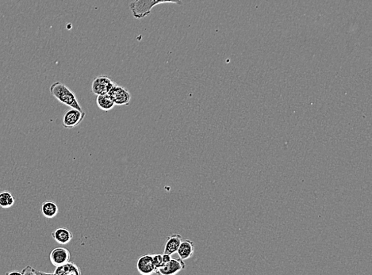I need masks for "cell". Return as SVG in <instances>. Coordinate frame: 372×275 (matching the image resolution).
<instances>
[{
    "mask_svg": "<svg viewBox=\"0 0 372 275\" xmlns=\"http://www.w3.org/2000/svg\"><path fill=\"white\" fill-rule=\"evenodd\" d=\"M162 3L181 5L182 0H134L129 5V9L136 19H142L150 15L155 6Z\"/></svg>",
    "mask_w": 372,
    "mask_h": 275,
    "instance_id": "1",
    "label": "cell"
},
{
    "mask_svg": "<svg viewBox=\"0 0 372 275\" xmlns=\"http://www.w3.org/2000/svg\"><path fill=\"white\" fill-rule=\"evenodd\" d=\"M49 91L52 95L62 104L65 105L70 108L83 110L75 93L61 82H56L52 84Z\"/></svg>",
    "mask_w": 372,
    "mask_h": 275,
    "instance_id": "2",
    "label": "cell"
},
{
    "mask_svg": "<svg viewBox=\"0 0 372 275\" xmlns=\"http://www.w3.org/2000/svg\"><path fill=\"white\" fill-rule=\"evenodd\" d=\"M116 84L111 78L105 76H98L94 78V80L92 82V92L96 96L108 94L111 88Z\"/></svg>",
    "mask_w": 372,
    "mask_h": 275,
    "instance_id": "3",
    "label": "cell"
},
{
    "mask_svg": "<svg viewBox=\"0 0 372 275\" xmlns=\"http://www.w3.org/2000/svg\"><path fill=\"white\" fill-rule=\"evenodd\" d=\"M108 94L116 106H125L129 105L131 101V94L126 88H123L118 84L113 87Z\"/></svg>",
    "mask_w": 372,
    "mask_h": 275,
    "instance_id": "4",
    "label": "cell"
},
{
    "mask_svg": "<svg viewBox=\"0 0 372 275\" xmlns=\"http://www.w3.org/2000/svg\"><path fill=\"white\" fill-rule=\"evenodd\" d=\"M86 116V113L78 109L71 108L63 117V126L66 128H76Z\"/></svg>",
    "mask_w": 372,
    "mask_h": 275,
    "instance_id": "5",
    "label": "cell"
},
{
    "mask_svg": "<svg viewBox=\"0 0 372 275\" xmlns=\"http://www.w3.org/2000/svg\"><path fill=\"white\" fill-rule=\"evenodd\" d=\"M186 265L184 260L180 259H172L168 263H164L161 267L155 271V273L160 275H174L185 269Z\"/></svg>",
    "mask_w": 372,
    "mask_h": 275,
    "instance_id": "6",
    "label": "cell"
},
{
    "mask_svg": "<svg viewBox=\"0 0 372 275\" xmlns=\"http://www.w3.org/2000/svg\"><path fill=\"white\" fill-rule=\"evenodd\" d=\"M154 254L141 255L137 263V271L141 275H150L155 273L154 264Z\"/></svg>",
    "mask_w": 372,
    "mask_h": 275,
    "instance_id": "7",
    "label": "cell"
},
{
    "mask_svg": "<svg viewBox=\"0 0 372 275\" xmlns=\"http://www.w3.org/2000/svg\"><path fill=\"white\" fill-rule=\"evenodd\" d=\"M71 259V253L68 249L63 247H56L50 252L49 259L52 264L55 267L68 263Z\"/></svg>",
    "mask_w": 372,
    "mask_h": 275,
    "instance_id": "8",
    "label": "cell"
},
{
    "mask_svg": "<svg viewBox=\"0 0 372 275\" xmlns=\"http://www.w3.org/2000/svg\"><path fill=\"white\" fill-rule=\"evenodd\" d=\"M53 275H80L81 271L76 264L71 262L56 267Z\"/></svg>",
    "mask_w": 372,
    "mask_h": 275,
    "instance_id": "9",
    "label": "cell"
},
{
    "mask_svg": "<svg viewBox=\"0 0 372 275\" xmlns=\"http://www.w3.org/2000/svg\"><path fill=\"white\" fill-rule=\"evenodd\" d=\"M182 241L181 235L172 234L169 236L167 239V241H166L164 253L171 255L176 253Z\"/></svg>",
    "mask_w": 372,
    "mask_h": 275,
    "instance_id": "10",
    "label": "cell"
},
{
    "mask_svg": "<svg viewBox=\"0 0 372 275\" xmlns=\"http://www.w3.org/2000/svg\"><path fill=\"white\" fill-rule=\"evenodd\" d=\"M52 237L55 240L56 242L60 244H68L73 238V235L68 229L65 228H57L53 233Z\"/></svg>",
    "mask_w": 372,
    "mask_h": 275,
    "instance_id": "11",
    "label": "cell"
},
{
    "mask_svg": "<svg viewBox=\"0 0 372 275\" xmlns=\"http://www.w3.org/2000/svg\"><path fill=\"white\" fill-rule=\"evenodd\" d=\"M194 251V245L193 241L190 240H184L180 244V247L176 253L178 254L180 259L183 260L190 259L192 256Z\"/></svg>",
    "mask_w": 372,
    "mask_h": 275,
    "instance_id": "12",
    "label": "cell"
},
{
    "mask_svg": "<svg viewBox=\"0 0 372 275\" xmlns=\"http://www.w3.org/2000/svg\"><path fill=\"white\" fill-rule=\"evenodd\" d=\"M59 212V209L55 202H45L41 206V213L46 218H53L55 217Z\"/></svg>",
    "mask_w": 372,
    "mask_h": 275,
    "instance_id": "13",
    "label": "cell"
},
{
    "mask_svg": "<svg viewBox=\"0 0 372 275\" xmlns=\"http://www.w3.org/2000/svg\"><path fill=\"white\" fill-rule=\"evenodd\" d=\"M96 104L98 108L106 112L112 110L115 106L108 94L97 95Z\"/></svg>",
    "mask_w": 372,
    "mask_h": 275,
    "instance_id": "14",
    "label": "cell"
},
{
    "mask_svg": "<svg viewBox=\"0 0 372 275\" xmlns=\"http://www.w3.org/2000/svg\"><path fill=\"white\" fill-rule=\"evenodd\" d=\"M15 197L8 191H2L0 193V207L8 209L15 204Z\"/></svg>",
    "mask_w": 372,
    "mask_h": 275,
    "instance_id": "15",
    "label": "cell"
},
{
    "mask_svg": "<svg viewBox=\"0 0 372 275\" xmlns=\"http://www.w3.org/2000/svg\"><path fill=\"white\" fill-rule=\"evenodd\" d=\"M39 274H41V275H45V274H48V273H45V272H40V271H36V270L34 269V268H33V267H30V266H27V267H25L24 269H23V271L21 272V275H39Z\"/></svg>",
    "mask_w": 372,
    "mask_h": 275,
    "instance_id": "16",
    "label": "cell"
},
{
    "mask_svg": "<svg viewBox=\"0 0 372 275\" xmlns=\"http://www.w3.org/2000/svg\"><path fill=\"white\" fill-rule=\"evenodd\" d=\"M153 259H154V264L155 271L159 269V267H161L162 266L164 265L163 259H162V255H159V254L154 255V258Z\"/></svg>",
    "mask_w": 372,
    "mask_h": 275,
    "instance_id": "17",
    "label": "cell"
},
{
    "mask_svg": "<svg viewBox=\"0 0 372 275\" xmlns=\"http://www.w3.org/2000/svg\"><path fill=\"white\" fill-rule=\"evenodd\" d=\"M172 255H168V254H165V253H164L163 255H162V259H163V263H168V262L172 259Z\"/></svg>",
    "mask_w": 372,
    "mask_h": 275,
    "instance_id": "18",
    "label": "cell"
}]
</instances>
